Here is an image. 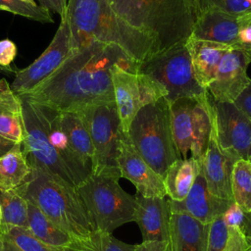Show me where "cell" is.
I'll use <instances>...</instances> for the list:
<instances>
[{
	"mask_svg": "<svg viewBox=\"0 0 251 251\" xmlns=\"http://www.w3.org/2000/svg\"><path fill=\"white\" fill-rule=\"evenodd\" d=\"M171 130L175 146L182 159L188 152L198 162L202 159L212 127L208 93L205 97H182L169 102Z\"/></svg>",
	"mask_w": 251,
	"mask_h": 251,
	"instance_id": "cell-9",
	"label": "cell"
},
{
	"mask_svg": "<svg viewBox=\"0 0 251 251\" xmlns=\"http://www.w3.org/2000/svg\"><path fill=\"white\" fill-rule=\"evenodd\" d=\"M166 241H142L136 244L135 251H165Z\"/></svg>",
	"mask_w": 251,
	"mask_h": 251,
	"instance_id": "cell-41",
	"label": "cell"
},
{
	"mask_svg": "<svg viewBox=\"0 0 251 251\" xmlns=\"http://www.w3.org/2000/svg\"><path fill=\"white\" fill-rule=\"evenodd\" d=\"M244 214L245 213L243 212V210L234 201H232L224 213L223 220L227 227H240L244 220Z\"/></svg>",
	"mask_w": 251,
	"mask_h": 251,
	"instance_id": "cell-37",
	"label": "cell"
},
{
	"mask_svg": "<svg viewBox=\"0 0 251 251\" xmlns=\"http://www.w3.org/2000/svg\"><path fill=\"white\" fill-rule=\"evenodd\" d=\"M118 168L121 177L128 179L143 197H166L164 179L137 153L127 135L122 133Z\"/></svg>",
	"mask_w": 251,
	"mask_h": 251,
	"instance_id": "cell-15",
	"label": "cell"
},
{
	"mask_svg": "<svg viewBox=\"0 0 251 251\" xmlns=\"http://www.w3.org/2000/svg\"><path fill=\"white\" fill-rule=\"evenodd\" d=\"M17 53V46L11 39L5 38L0 40V67L15 73V70H12L10 66L15 60Z\"/></svg>",
	"mask_w": 251,
	"mask_h": 251,
	"instance_id": "cell-36",
	"label": "cell"
},
{
	"mask_svg": "<svg viewBox=\"0 0 251 251\" xmlns=\"http://www.w3.org/2000/svg\"><path fill=\"white\" fill-rule=\"evenodd\" d=\"M0 251H21L12 241L2 236L0 241Z\"/></svg>",
	"mask_w": 251,
	"mask_h": 251,
	"instance_id": "cell-44",
	"label": "cell"
},
{
	"mask_svg": "<svg viewBox=\"0 0 251 251\" xmlns=\"http://www.w3.org/2000/svg\"><path fill=\"white\" fill-rule=\"evenodd\" d=\"M39 6L52 11L60 16L63 15L65 9L67 8L68 0H38Z\"/></svg>",
	"mask_w": 251,
	"mask_h": 251,
	"instance_id": "cell-39",
	"label": "cell"
},
{
	"mask_svg": "<svg viewBox=\"0 0 251 251\" xmlns=\"http://www.w3.org/2000/svg\"><path fill=\"white\" fill-rule=\"evenodd\" d=\"M1 238H2V235H1V233H0V241H1Z\"/></svg>",
	"mask_w": 251,
	"mask_h": 251,
	"instance_id": "cell-51",
	"label": "cell"
},
{
	"mask_svg": "<svg viewBox=\"0 0 251 251\" xmlns=\"http://www.w3.org/2000/svg\"><path fill=\"white\" fill-rule=\"evenodd\" d=\"M243 24V18L216 8H208L195 20L190 36L199 40L236 46L238 31Z\"/></svg>",
	"mask_w": 251,
	"mask_h": 251,
	"instance_id": "cell-18",
	"label": "cell"
},
{
	"mask_svg": "<svg viewBox=\"0 0 251 251\" xmlns=\"http://www.w3.org/2000/svg\"><path fill=\"white\" fill-rule=\"evenodd\" d=\"M127 61L132 60L119 46L93 40L73 49L49 78L19 96L60 111H80L90 104L113 102V67Z\"/></svg>",
	"mask_w": 251,
	"mask_h": 251,
	"instance_id": "cell-1",
	"label": "cell"
},
{
	"mask_svg": "<svg viewBox=\"0 0 251 251\" xmlns=\"http://www.w3.org/2000/svg\"><path fill=\"white\" fill-rule=\"evenodd\" d=\"M113 11L133 28L149 36L157 52L185 41L193 14L187 0H107Z\"/></svg>",
	"mask_w": 251,
	"mask_h": 251,
	"instance_id": "cell-4",
	"label": "cell"
},
{
	"mask_svg": "<svg viewBox=\"0 0 251 251\" xmlns=\"http://www.w3.org/2000/svg\"><path fill=\"white\" fill-rule=\"evenodd\" d=\"M59 123L74 152L92 173L93 145L81 114L78 111L59 110Z\"/></svg>",
	"mask_w": 251,
	"mask_h": 251,
	"instance_id": "cell-25",
	"label": "cell"
},
{
	"mask_svg": "<svg viewBox=\"0 0 251 251\" xmlns=\"http://www.w3.org/2000/svg\"><path fill=\"white\" fill-rule=\"evenodd\" d=\"M242 47V46H241ZM244 48V50L246 51V53H247V55L249 56V58H250V60H251V46H246V47H243Z\"/></svg>",
	"mask_w": 251,
	"mask_h": 251,
	"instance_id": "cell-46",
	"label": "cell"
},
{
	"mask_svg": "<svg viewBox=\"0 0 251 251\" xmlns=\"http://www.w3.org/2000/svg\"><path fill=\"white\" fill-rule=\"evenodd\" d=\"M27 230L40 241L62 249L73 251H91L93 246V239L91 243H85L75 238L49 220L30 202H28Z\"/></svg>",
	"mask_w": 251,
	"mask_h": 251,
	"instance_id": "cell-23",
	"label": "cell"
},
{
	"mask_svg": "<svg viewBox=\"0 0 251 251\" xmlns=\"http://www.w3.org/2000/svg\"><path fill=\"white\" fill-rule=\"evenodd\" d=\"M209 225L189 215L172 212L165 251H206Z\"/></svg>",
	"mask_w": 251,
	"mask_h": 251,
	"instance_id": "cell-20",
	"label": "cell"
},
{
	"mask_svg": "<svg viewBox=\"0 0 251 251\" xmlns=\"http://www.w3.org/2000/svg\"><path fill=\"white\" fill-rule=\"evenodd\" d=\"M72 52L71 30L67 8L61 16L59 27L43 53L29 66L15 70V78L10 85L17 95L26 94L49 78L66 61Z\"/></svg>",
	"mask_w": 251,
	"mask_h": 251,
	"instance_id": "cell-13",
	"label": "cell"
},
{
	"mask_svg": "<svg viewBox=\"0 0 251 251\" xmlns=\"http://www.w3.org/2000/svg\"><path fill=\"white\" fill-rule=\"evenodd\" d=\"M232 201L214 195L208 189L200 169L188 194L183 200H168L171 212L189 215L206 225L223 216Z\"/></svg>",
	"mask_w": 251,
	"mask_h": 251,
	"instance_id": "cell-16",
	"label": "cell"
},
{
	"mask_svg": "<svg viewBox=\"0 0 251 251\" xmlns=\"http://www.w3.org/2000/svg\"><path fill=\"white\" fill-rule=\"evenodd\" d=\"M228 237V227L223 220V216L209 224V233L206 251H225Z\"/></svg>",
	"mask_w": 251,
	"mask_h": 251,
	"instance_id": "cell-32",
	"label": "cell"
},
{
	"mask_svg": "<svg viewBox=\"0 0 251 251\" xmlns=\"http://www.w3.org/2000/svg\"><path fill=\"white\" fill-rule=\"evenodd\" d=\"M1 70H4V69H3L2 67H0V71H1Z\"/></svg>",
	"mask_w": 251,
	"mask_h": 251,
	"instance_id": "cell-52",
	"label": "cell"
},
{
	"mask_svg": "<svg viewBox=\"0 0 251 251\" xmlns=\"http://www.w3.org/2000/svg\"><path fill=\"white\" fill-rule=\"evenodd\" d=\"M78 112L93 145L91 175L120 179L118 155L123 130L115 101L90 104Z\"/></svg>",
	"mask_w": 251,
	"mask_h": 251,
	"instance_id": "cell-8",
	"label": "cell"
},
{
	"mask_svg": "<svg viewBox=\"0 0 251 251\" xmlns=\"http://www.w3.org/2000/svg\"><path fill=\"white\" fill-rule=\"evenodd\" d=\"M240 227H241L244 235L246 236V238L251 243V212L244 214V220H243V223Z\"/></svg>",
	"mask_w": 251,
	"mask_h": 251,
	"instance_id": "cell-43",
	"label": "cell"
},
{
	"mask_svg": "<svg viewBox=\"0 0 251 251\" xmlns=\"http://www.w3.org/2000/svg\"><path fill=\"white\" fill-rule=\"evenodd\" d=\"M137 153L161 176L180 158L172 135L170 105L163 97L142 107L126 133Z\"/></svg>",
	"mask_w": 251,
	"mask_h": 251,
	"instance_id": "cell-5",
	"label": "cell"
},
{
	"mask_svg": "<svg viewBox=\"0 0 251 251\" xmlns=\"http://www.w3.org/2000/svg\"><path fill=\"white\" fill-rule=\"evenodd\" d=\"M136 244H128L115 238L111 233L96 230L91 251H135Z\"/></svg>",
	"mask_w": 251,
	"mask_h": 251,
	"instance_id": "cell-34",
	"label": "cell"
},
{
	"mask_svg": "<svg viewBox=\"0 0 251 251\" xmlns=\"http://www.w3.org/2000/svg\"><path fill=\"white\" fill-rule=\"evenodd\" d=\"M136 70L165 89L168 102L182 97L201 98L208 93L195 78L185 41L153 53L138 63Z\"/></svg>",
	"mask_w": 251,
	"mask_h": 251,
	"instance_id": "cell-7",
	"label": "cell"
},
{
	"mask_svg": "<svg viewBox=\"0 0 251 251\" xmlns=\"http://www.w3.org/2000/svg\"><path fill=\"white\" fill-rule=\"evenodd\" d=\"M136 66V63L127 61L116 64L112 70L114 99L124 133H127L142 107L167 96L165 89L148 75L138 73Z\"/></svg>",
	"mask_w": 251,
	"mask_h": 251,
	"instance_id": "cell-10",
	"label": "cell"
},
{
	"mask_svg": "<svg viewBox=\"0 0 251 251\" xmlns=\"http://www.w3.org/2000/svg\"><path fill=\"white\" fill-rule=\"evenodd\" d=\"M250 63L249 56L240 45L228 49L219 64L214 80L207 88L211 97L216 101L234 102L251 81L247 75Z\"/></svg>",
	"mask_w": 251,
	"mask_h": 251,
	"instance_id": "cell-14",
	"label": "cell"
},
{
	"mask_svg": "<svg viewBox=\"0 0 251 251\" xmlns=\"http://www.w3.org/2000/svg\"><path fill=\"white\" fill-rule=\"evenodd\" d=\"M190 9L193 14L194 22L195 20L208 9V0H187Z\"/></svg>",
	"mask_w": 251,
	"mask_h": 251,
	"instance_id": "cell-42",
	"label": "cell"
},
{
	"mask_svg": "<svg viewBox=\"0 0 251 251\" xmlns=\"http://www.w3.org/2000/svg\"><path fill=\"white\" fill-rule=\"evenodd\" d=\"M67 13L72 50L93 40L114 44L136 64L157 52L153 40L122 20L107 0H68Z\"/></svg>",
	"mask_w": 251,
	"mask_h": 251,
	"instance_id": "cell-2",
	"label": "cell"
},
{
	"mask_svg": "<svg viewBox=\"0 0 251 251\" xmlns=\"http://www.w3.org/2000/svg\"><path fill=\"white\" fill-rule=\"evenodd\" d=\"M0 11L10 12L40 23H53L49 10L39 5L26 4L19 0H0Z\"/></svg>",
	"mask_w": 251,
	"mask_h": 251,
	"instance_id": "cell-31",
	"label": "cell"
},
{
	"mask_svg": "<svg viewBox=\"0 0 251 251\" xmlns=\"http://www.w3.org/2000/svg\"><path fill=\"white\" fill-rule=\"evenodd\" d=\"M0 136L15 144L24 140L21 99L5 78L0 79Z\"/></svg>",
	"mask_w": 251,
	"mask_h": 251,
	"instance_id": "cell-24",
	"label": "cell"
},
{
	"mask_svg": "<svg viewBox=\"0 0 251 251\" xmlns=\"http://www.w3.org/2000/svg\"><path fill=\"white\" fill-rule=\"evenodd\" d=\"M233 103L251 119V81Z\"/></svg>",
	"mask_w": 251,
	"mask_h": 251,
	"instance_id": "cell-38",
	"label": "cell"
},
{
	"mask_svg": "<svg viewBox=\"0 0 251 251\" xmlns=\"http://www.w3.org/2000/svg\"><path fill=\"white\" fill-rule=\"evenodd\" d=\"M236 161L224 153L220 148L212 123L207 148L202 159L199 161V165L207 187L214 195L233 200L231 194V175Z\"/></svg>",
	"mask_w": 251,
	"mask_h": 251,
	"instance_id": "cell-17",
	"label": "cell"
},
{
	"mask_svg": "<svg viewBox=\"0 0 251 251\" xmlns=\"http://www.w3.org/2000/svg\"><path fill=\"white\" fill-rule=\"evenodd\" d=\"M199 169V162L192 157L176 160L168 168L163 177L166 196L174 201L183 200L188 194Z\"/></svg>",
	"mask_w": 251,
	"mask_h": 251,
	"instance_id": "cell-26",
	"label": "cell"
},
{
	"mask_svg": "<svg viewBox=\"0 0 251 251\" xmlns=\"http://www.w3.org/2000/svg\"><path fill=\"white\" fill-rule=\"evenodd\" d=\"M31 168L23 151L22 143L15 144L0 156V191H10L22 186Z\"/></svg>",
	"mask_w": 251,
	"mask_h": 251,
	"instance_id": "cell-27",
	"label": "cell"
},
{
	"mask_svg": "<svg viewBox=\"0 0 251 251\" xmlns=\"http://www.w3.org/2000/svg\"><path fill=\"white\" fill-rule=\"evenodd\" d=\"M134 220L141 231L142 241H167L171 209L162 197H135Z\"/></svg>",
	"mask_w": 251,
	"mask_h": 251,
	"instance_id": "cell-19",
	"label": "cell"
},
{
	"mask_svg": "<svg viewBox=\"0 0 251 251\" xmlns=\"http://www.w3.org/2000/svg\"><path fill=\"white\" fill-rule=\"evenodd\" d=\"M38 104L45 119L49 142L67 165L74 177L75 186H78L91 175V171L83 165L74 152L66 133L60 126L59 110L46 104Z\"/></svg>",
	"mask_w": 251,
	"mask_h": 251,
	"instance_id": "cell-21",
	"label": "cell"
},
{
	"mask_svg": "<svg viewBox=\"0 0 251 251\" xmlns=\"http://www.w3.org/2000/svg\"><path fill=\"white\" fill-rule=\"evenodd\" d=\"M212 123L220 148L235 160L251 156V119L233 102L214 100L208 93Z\"/></svg>",
	"mask_w": 251,
	"mask_h": 251,
	"instance_id": "cell-12",
	"label": "cell"
},
{
	"mask_svg": "<svg viewBox=\"0 0 251 251\" xmlns=\"http://www.w3.org/2000/svg\"><path fill=\"white\" fill-rule=\"evenodd\" d=\"M2 220L0 225L28 228V202L18 189L0 191Z\"/></svg>",
	"mask_w": 251,
	"mask_h": 251,
	"instance_id": "cell-28",
	"label": "cell"
},
{
	"mask_svg": "<svg viewBox=\"0 0 251 251\" xmlns=\"http://www.w3.org/2000/svg\"><path fill=\"white\" fill-rule=\"evenodd\" d=\"M208 8H216L230 15L251 19V0H208Z\"/></svg>",
	"mask_w": 251,
	"mask_h": 251,
	"instance_id": "cell-33",
	"label": "cell"
},
{
	"mask_svg": "<svg viewBox=\"0 0 251 251\" xmlns=\"http://www.w3.org/2000/svg\"><path fill=\"white\" fill-rule=\"evenodd\" d=\"M0 233L12 241L21 251H73L46 244L33 236L27 229L17 226L0 225Z\"/></svg>",
	"mask_w": 251,
	"mask_h": 251,
	"instance_id": "cell-30",
	"label": "cell"
},
{
	"mask_svg": "<svg viewBox=\"0 0 251 251\" xmlns=\"http://www.w3.org/2000/svg\"><path fill=\"white\" fill-rule=\"evenodd\" d=\"M245 22H247V23H250V24H251V19H250V20H247V21H245Z\"/></svg>",
	"mask_w": 251,
	"mask_h": 251,
	"instance_id": "cell-49",
	"label": "cell"
},
{
	"mask_svg": "<svg viewBox=\"0 0 251 251\" xmlns=\"http://www.w3.org/2000/svg\"><path fill=\"white\" fill-rule=\"evenodd\" d=\"M249 162H251V156H250V158H249V160H248Z\"/></svg>",
	"mask_w": 251,
	"mask_h": 251,
	"instance_id": "cell-50",
	"label": "cell"
},
{
	"mask_svg": "<svg viewBox=\"0 0 251 251\" xmlns=\"http://www.w3.org/2000/svg\"><path fill=\"white\" fill-rule=\"evenodd\" d=\"M238 45L242 47L251 46V24L245 22L238 31Z\"/></svg>",
	"mask_w": 251,
	"mask_h": 251,
	"instance_id": "cell-40",
	"label": "cell"
},
{
	"mask_svg": "<svg viewBox=\"0 0 251 251\" xmlns=\"http://www.w3.org/2000/svg\"><path fill=\"white\" fill-rule=\"evenodd\" d=\"M2 220V206H1V202H0V223Z\"/></svg>",
	"mask_w": 251,
	"mask_h": 251,
	"instance_id": "cell-48",
	"label": "cell"
},
{
	"mask_svg": "<svg viewBox=\"0 0 251 251\" xmlns=\"http://www.w3.org/2000/svg\"><path fill=\"white\" fill-rule=\"evenodd\" d=\"M19 1H22V2H24V3H26V4H31V5H37V4L35 3V1H34V0H19Z\"/></svg>",
	"mask_w": 251,
	"mask_h": 251,
	"instance_id": "cell-47",
	"label": "cell"
},
{
	"mask_svg": "<svg viewBox=\"0 0 251 251\" xmlns=\"http://www.w3.org/2000/svg\"><path fill=\"white\" fill-rule=\"evenodd\" d=\"M14 145H15V143L0 136V156L5 154L6 152H8Z\"/></svg>",
	"mask_w": 251,
	"mask_h": 251,
	"instance_id": "cell-45",
	"label": "cell"
},
{
	"mask_svg": "<svg viewBox=\"0 0 251 251\" xmlns=\"http://www.w3.org/2000/svg\"><path fill=\"white\" fill-rule=\"evenodd\" d=\"M192 70L198 83L207 90L214 80L223 56L232 46L222 43L195 39L189 36L185 40Z\"/></svg>",
	"mask_w": 251,
	"mask_h": 251,
	"instance_id": "cell-22",
	"label": "cell"
},
{
	"mask_svg": "<svg viewBox=\"0 0 251 251\" xmlns=\"http://www.w3.org/2000/svg\"><path fill=\"white\" fill-rule=\"evenodd\" d=\"M19 97L24 122L22 146L28 165L31 168H39L75 186L70 170L49 142L45 119L39 104L26 97Z\"/></svg>",
	"mask_w": 251,
	"mask_h": 251,
	"instance_id": "cell-11",
	"label": "cell"
},
{
	"mask_svg": "<svg viewBox=\"0 0 251 251\" xmlns=\"http://www.w3.org/2000/svg\"><path fill=\"white\" fill-rule=\"evenodd\" d=\"M76 189L96 230L112 233L133 222L135 197L121 187L118 178L90 175Z\"/></svg>",
	"mask_w": 251,
	"mask_h": 251,
	"instance_id": "cell-6",
	"label": "cell"
},
{
	"mask_svg": "<svg viewBox=\"0 0 251 251\" xmlns=\"http://www.w3.org/2000/svg\"><path fill=\"white\" fill-rule=\"evenodd\" d=\"M17 189L62 229L82 242H92L96 228L75 186L31 168L25 182Z\"/></svg>",
	"mask_w": 251,
	"mask_h": 251,
	"instance_id": "cell-3",
	"label": "cell"
},
{
	"mask_svg": "<svg viewBox=\"0 0 251 251\" xmlns=\"http://www.w3.org/2000/svg\"><path fill=\"white\" fill-rule=\"evenodd\" d=\"M225 251H251V243L241 227H228V237Z\"/></svg>",
	"mask_w": 251,
	"mask_h": 251,
	"instance_id": "cell-35",
	"label": "cell"
},
{
	"mask_svg": "<svg viewBox=\"0 0 251 251\" xmlns=\"http://www.w3.org/2000/svg\"><path fill=\"white\" fill-rule=\"evenodd\" d=\"M231 194L244 213L251 212V162L248 160L239 159L233 165Z\"/></svg>",
	"mask_w": 251,
	"mask_h": 251,
	"instance_id": "cell-29",
	"label": "cell"
}]
</instances>
